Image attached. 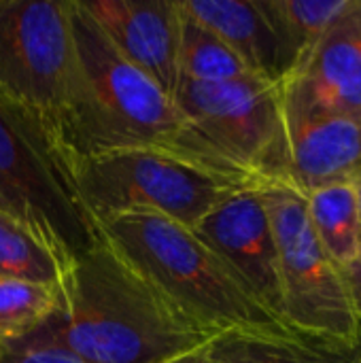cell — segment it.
I'll return each mask as SVG.
<instances>
[{"label":"cell","mask_w":361,"mask_h":363,"mask_svg":"<svg viewBox=\"0 0 361 363\" xmlns=\"http://www.w3.org/2000/svg\"><path fill=\"white\" fill-rule=\"evenodd\" d=\"M70 30L72 64L57 125L64 166L109 151L153 149L230 183L255 185L198 136L162 87L111 47L81 0H70Z\"/></svg>","instance_id":"cell-1"},{"label":"cell","mask_w":361,"mask_h":363,"mask_svg":"<svg viewBox=\"0 0 361 363\" xmlns=\"http://www.w3.org/2000/svg\"><path fill=\"white\" fill-rule=\"evenodd\" d=\"M49 323L85 363H166L213 338L177 313L100 236L70 262Z\"/></svg>","instance_id":"cell-2"},{"label":"cell","mask_w":361,"mask_h":363,"mask_svg":"<svg viewBox=\"0 0 361 363\" xmlns=\"http://www.w3.org/2000/svg\"><path fill=\"white\" fill-rule=\"evenodd\" d=\"M96 230L177 313L209 336L230 330H291L249 296L191 228L157 213H126Z\"/></svg>","instance_id":"cell-3"},{"label":"cell","mask_w":361,"mask_h":363,"mask_svg":"<svg viewBox=\"0 0 361 363\" xmlns=\"http://www.w3.org/2000/svg\"><path fill=\"white\" fill-rule=\"evenodd\" d=\"M66 172L79 206L94 225L126 213H157L194 230L230 191L245 187L153 149L72 160Z\"/></svg>","instance_id":"cell-4"},{"label":"cell","mask_w":361,"mask_h":363,"mask_svg":"<svg viewBox=\"0 0 361 363\" xmlns=\"http://www.w3.org/2000/svg\"><path fill=\"white\" fill-rule=\"evenodd\" d=\"M0 211L19 219L66 266L98 240L53 140L0 102Z\"/></svg>","instance_id":"cell-5"},{"label":"cell","mask_w":361,"mask_h":363,"mask_svg":"<svg viewBox=\"0 0 361 363\" xmlns=\"http://www.w3.org/2000/svg\"><path fill=\"white\" fill-rule=\"evenodd\" d=\"M170 98L198 136L251 183H285L281 85L257 77L219 83L177 79Z\"/></svg>","instance_id":"cell-6"},{"label":"cell","mask_w":361,"mask_h":363,"mask_svg":"<svg viewBox=\"0 0 361 363\" xmlns=\"http://www.w3.org/2000/svg\"><path fill=\"white\" fill-rule=\"evenodd\" d=\"M257 191L277 240L287 328L338 342H360V323L340 268L328 257L313 232L306 198L281 181L260 183Z\"/></svg>","instance_id":"cell-7"},{"label":"cell","mask_w":361,"mask_h":363,"mask_svg":"<svg viewBox=\"0 0 361 363\" xmlns=\"http://www.w3.org/2000/svg\"><path fill=\"white\" fill-rule=\"evenodd\" d=\"M70 64V0H0V102L32 119L55 149Z\"/></svg>","instance_id":"cell-8"},{"label":"cell","mask_w":361,"mask_h":363,"mask_svg":"<svg viewBox=\"0 0 361 363\" xmlns=\"http://www.w3.org/2000/svg\"><path fill=\"white\" fill-rule=\"evenodd\" d=\"M285 183L302 196L361 177V119L334 111L287 77L281 83Z\"/></svg>","instance_id":"cell-9"},{"label":"cell","mask_w":361,"mask_h":363,"mask_svg":"<svg viewBox=\"0 0 361 363\" xmlns=\"http://www.w3.org/2000/svg\"><path fill=\"white\" fill-rule=\"evenodd\" d=\"M194 232L223 259L249 296L268 315L287 325L283 317L277 240L257 185L230 191Z\"/></svg>","instance_id":"cell-10"},{"label":"cell","mask_w":361,"mask_h":363,"mask_svg":"<svg viewBox=\"0 0 361 363\" xmlns=\"http://www.w3.org/2000/svg\"><path fill=\"white\" fill-rule=\"evenodd\" d=\"M81 4L111 47L172 96L179 79L181 13L177 0H96Z\"/></svg>","instance_id":"cell-11"},{"label":"cell","mask_w":361,"mask_h":363,"mask_svg":"<svg viewBox=\"0 0 361 363\" xmlns=\"http://www.w3.org/2000/svg\"><path fill=\"white\" fill-rule=\"evenodd\" d=\"M179 6L215 32L253 77L281 85L294 74L296 60L272 30L257 0H179Z\"/></svg>","instance_id":"cell-12"},{"label":"cell","mask_w":361,"mask_h":363,"mask_svg":"<svg viewBox=\"0 0 361 363\" xmlns=\"http://www.w3.org/2000/svg\"><path fill=\"white\" fill-rule=\"evenodd\" d=\"M291 77L321 104L361 119V0L349 2Z\"/></svg>","instance_id":"cell-13"},{"label":"cell","mask_w":361,"mask_h":363,"mask_svg":"<svg viewBox=\"0 0 361 363\" xmlns=\"http://www.w3.org/2000/svg\"><path fill=\"white\" fill-rule=\"evenodd\" d=\"M213 363H361L360 342H338L296 330H230L204 345Z\"/></svg>","instance_id":"cell-14"},{"label":"cell","mask_w":361,"mask_h":363,"mask_svg":"<svg viewBox=\"0 0 361 363\" xmlns=\"http://www.w3.org/2000/svg\"><path fill=\"white\" fill-rule=\"evenodd\" d=\"M304 198L313 232L328 257L338 268L351 264L360 255V208L355 183L326 185Z\"/></svg>","instance_id":"cell-15"},{"label":"cell","mask_w":361,"mask_h":363,"mask_svg":"<svg viewBox=\"0 0 361 363\" xmlns=\"http://www.w3.org/2000/svg\"><path fill=\"white\" fill-rule=\"evenodd\" d=\"M351 0H257L272 30L298 62L347 11Z\"/></svg>","instance_id":"cell-16"},{"label":"cell","mask_w":361,"mask_h":363,"mask_svg":"<svg viewBox=\"0 0 361 363\" xmlns=\"http://www.w3.org/2000/svg\"><path fill=\"white\" fill-rule=\"evenodd\" d=\"M179 13H181L179 53H177L179 79H189L198 83H219V81L253 77L215 32H211L194 17L183 13L181 6Z\"/></svg>","instance_id":"cell-17"},{"label":"cell","mask_w":361,"mask_h":363,"mask_svg":"<svg viewBox=\"0 0 361 363\" xmlns=\"http://www.w3.org/2000/svg\"><path fill=\"white\" fill-rule=\"evenodd\" d=\"M66 266L19 219L0 211V279L60 287Z\"/></svg>","instance_id":"cell-18"},{"label":"cell","mask_w":361,"mask_h":363,"mask_svg":"<svg viewBox=\"0 0 361 363\" xmlns=\"http://www.w3.org/2000/svg\"><path fill=\"white\" fill-rule=\"evenodd\" d=\"M60 308V287L0 279V342L30 336Z\"/></svg>","instance_id":"cell-19"},{"label":"cell","mask_w":361,"mask_h":363,"mask_svg":"<svg viewBox=\"0 0 361 363\" xmlns=\"http://www.w3.org/2000/svg\"><path fill=\"white\" fill-rule=\"evenodd\" d=\"M0 363H85L66 349L51 323L47 321L36 332L13 342H0Z\"/></svg>","instance_id":"cell-20"},{"label":"cell","mask_w":361,"mask_h":363,"mask_svg":"<svg viewBox=\"0 0 361 363\" xmlns=\"http://www.w3.org/2000/svg\"><path fill=\"white\" fill-rule=\"evenodd\" d=\"M340 277H343V283H345L353 315H355L361 330V253L351 264L340 268Z\"/></svg>","instance_id":"cell-21"},{"label":"cell","mask_w":361,"mask_h":363,"mask_svg":"<svg viewBox=\"0 0 361 363\" xmlns=\"http://www.w3.org/2000/svg\"><path fill=\"white\" fill-rule=\"evenodd\" d=\"M166 363H213V362L206 357L204 347H200V349H196V351L183 353V355H179V357H174V359H170V362H166Z\"/></svg>","instance_id":"cell-22"},{"label":"cell","mask_w":361,"mask_h":363,"mask_svg":"<svg viewBox=\"0 0 361 363\" xmlns=\"http://www.w3.org/2000/svg\"><path fill=\"white\" fill-rule=\"evenodd\" d=\"M355 194H357V208H360V253H361V177L355 181Z\"/></svg>","instance_id":"cell-23"}]
</instances>
